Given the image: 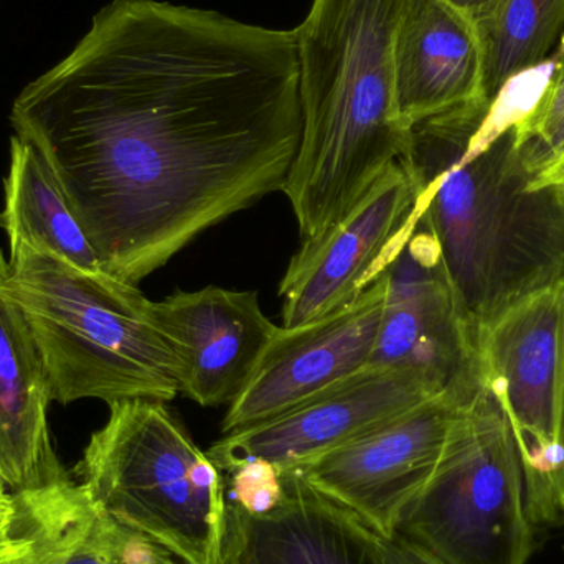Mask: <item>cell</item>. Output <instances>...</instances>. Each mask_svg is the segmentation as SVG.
<instances>
[{
	"label": "cell",
	"instance_id": "obj_7",
	"mask_svg": "<svg viewBox=\"0 0 564 564\" xmlns=\"http://www.w3.org/2000/svg\"><path fill=\"white\" fill-rule=\"evenodd\" d=\"M484 384L509 417L533 525L562 517L558 423L564 375V281L500 314L477 340Z\"/></svg>",
	"mask_w": 564,
	"mask_h": 564
},
{
	"label": "cell",
	"instance_id": "obj_8",
	"mask_svg": "<svg viewBox=\"0 0 564 564\" xmlns=\"http://www.w3.org/2000/svg\"><path fill=\"white\" fill-rule=\"evenodd\" d=\"M384 278L370 365L411 371L457 403L473 400L486 387L479 351L460 317L440 248L417 221Z\"/></svg>",
	"mask_w": 564,
	"mask_h": 564
},
{
	"label": "cell",
	"instance_id": "obj_1",
	"mask_svg": "<svg viewBox=\"0 0 564 564\" xmlns=\"http://www.w3.org/2000/svg\"><path fill=\"white\" fill-rule=\"evenodd\" d=\"M102 267L138 285L215 225L282 191L302 134L294 30L112 0L17 96Z\"/></svg>",
	"mask_w": 564,
	"mask_h": 564
},
{
	"label": "cell",
	"instance_id": "obj_21",
	"mask_svg": "<svg viewBox=\"0 0 564 564\" xmlns=\"http://www.w3.org/2000/svg\"><path fill=\"white\" fill-rule=\"evenodd\" d=\"M536 187L564 188V109L522 142Z\"/></svg>",
	"mask_w": 564,
	"mask_h": 564
},
{
	"label": "cell",
	"instance_id": "obj_27",
	"mask_svg": "<svg viewBox=\"0 0 564 564\" xmlns=\"http://www.w3.org/2000/svg\"><path fill=\"white\" fill-rule=\"evenodd\" d=\"M3 227H6V221H3V215L2 212H0V228L3 230Z\"/></svg>",
	"mask_w": 564,
	"mask_h": 564
},
{
	"label": "cell",
	"instance_id": "obj_23",
	"mask_svg": "<svg viewBox=\"0 0 564 564\" xmlns=\"http://www.w3.org/2000/svg\"><path fill=\"white\" fill-rule=\"evenodd\" d=\"M30 536L17 497L0 480V564H10L29 550Z\"/></svg>",
	"mask_w": 564,
	"mask_h": 564
},
{
	"label": "cell",
	"instance_id": "obj_11",
	"mask_svg": "<svg viewBox=\"0 0 564 564\" xmlns=\"http://www.w3.org/2000/svg\"><path fill=\"white\" fill-rule=\"evenodd\" d=\"M441 394L411 371L368 365L280 416L224 434L208 456L221 473L245 459L297 469Z\"/></svg>",
	"mask_w": 564,
	"mask_h": 564
},
{
	"label": "cell",
	"instance_id": "obj_6",
	"mask_svg": "<svg viewBox=\"0 0 564 564\" xmlns=\"http://www.w3.org/2000/svg\"><path fill=\"white\" fill-rule=\"evenodd\" d=\"M535 532L512 426L484 387L457 411L440 466L397 535L441 564H527Z\"/></svg>",
	"mask_w": 564,
	"mask_h": 564
},
{
	"label": "cell",
	"instance_id": "obj_14",
	"mask_svg": "<svg viewBox=\"0 0 564 564\" xmlns=\"http://www.w3.org/2000/svg\"><path fill=\"white\" fill-rule=\"evenodd\" d=\"M280 509L253 519L227 506L221 564H387L384 540L299 469Z\"/></svg>",
	"mask_w": 564,
	"mask_h": 564
},
{
	"label": "cell",
	"instance_id": "obj_4",
	"mask_svg": "<svg viewBox=\"0 0 564 564\" xmlns=\"http://www.w3.org/2000/svg\"><path fill=\"white\" fill-rule=\"evenodd\" d=\"M7 289L35 335L56 403H165L182 393L181 361L138 285L22 248L10 253Z\"/></svg>",
	"mask_w": 564,
	"mask_h": 564
},
{
	"label": "cell",
	"instance_id": "obj_12",
	"mask_svg": "<svg viewBox=\"0 0 564 564\" xmlns=\"http://www.w3.org/2000/svg\"><path fill=\"white\" fill-rule=\"evenodd\" d=\"M384 273L344 307L311 324L278 328L228 408L221 433L280 416L370 365L383 314Z\"/></svg>",
	"mask_w": 564,
	"mask_h": 564
},
{
	"label": "cell",
	"instance_id": "obj_20",
	"mask_svg": "<svg viewBox=\"0 0 564 564\" xmlns=\"http://www.w3.org/2000/svg\"><path fill=\"white\" fill-rule=\"evenodd\" d=\"M227 506L253 519L276 512L285 499L284 477L274 464L245 459L224 470Z\"/></svg>",
	"mask_w": 564,
	"mask_h": 564
},
{
	"label": "cell",
	"instance_id": "obj_17",
	"mask_svg": "<svg viewBox=\"0 0 564 564\" xmlns=\"http://www.w3.org/2000/svg\"><path fill=\"white\" fill-rule=\"evenodd\" d=\"M15 497L30 546L10 564H184L102 512L73 480Z\"/></svg>",
	"mask_w": 564,
	"mask_h": 564
},
{
	"label": "cell",
	"instance_id": "obj_16",
	"mask_svg": "<svg viewBox=\"0 0 564 564\" xmlns=\"http://www.w3.org/2000/svg\"><path fill=\"white\" fill-rule=\"evenodd\" d=\"M393 65L398 118L406 129L486 96L476 23L444 0H404Z\"/></svg>",
	"mask_w": 564,
	"mask_h": 564
},
{
	"label": "cell",
	"instance_id": "obj_9",
	"mask_svg": "<svg viewBox=\"0 0 564 564\" xmlns=\"http://www.w3.org/2000/svg\"><path fill=\"white\" fill-rule=\"evenodd\" d=\"M460 406L441 394L297 469L378 536L393 539L436 473Z\"/></svg>",
	"mask_w": 564,
	"mask_h": 564
},
{
	"label": "cell",
	"instance_id": "obj_22",
	"mask_svg": "<svg viewBox=\"0 0 564 564\" xmlns=\"http://www.w3.org/2000/svg\"><path fill=\"white\" fill-rule=\"evenodd\" d=\"M564 109V40L553 59V69L546 78L533 108L519 121L520 142L532 138L540 126Z\"/></svg>",
	"mask_w": 564,
	"mask_h": 564
},
{
	"label": "cell",
	"instance_id": "obj_19",
	"mask_svg": "<svg viewBox=\"0 0 564 564\" xmlns=\"http://www.w3.org/2000/svg\"><path fill=\"white\" fill-rule=\"evenodd\" d=\"M564 25V0H500L476 23L484 56V95L496 99L510 83L539 68Z\"/></svg>",
	"mask_w": 564,
	"mask_h": 564
},
{
	"label": "cell",
	"instance_id": "obj_13",
	"mask_svg": "<svg viewBox=\"0 0 564 564\" xmlns=\"http://www.w3.org/2000/svg\"><path fill=\"white\" fill-rule=\"evenodd\" d=\"M152 314L181 361L182 394L204 408L234 403L280 328L258 292L217 285L175 291Z\"/></svg>",
	"mask_w": 564,
	"mask_h": 564
},
{
	"label": "cell",
	"instance_id": "obj_24",
	"mask_svg": "<svg viewBox=\"0 0 564 564\" xmlns=\"http://www.w3.org/2000/svg\"><path fill=\"white\" fill-rule=\"evenodd\" d=\"M387 564H441L401 536L384 540Z\"/></svg>",
	"mask_w": 564,
	"mask_h": 564
},
{
	"label": "cell",
	"instance_id": "obj_3",
	"mask_svg": "<svg viewBox=\"0 0 564 564\" xmlns=\"http://www.w3.org/2000/svg\"><path fill=\"white\" fill-rule=\"evenodd\" d=\"M404 0H312L295 26L302 134L285 197L302 240L337 224L397 164L410 129L394 99Z\"/></svg>",
	"mask_w": 564,
	"mask_h": 564
},
{
	"label": "cell",
	"instance_id": "obj_2",
	"mask_svg": "<svg viewBox=\"0 0 564 564\" xmlns=\"http://www.w3.org/2000/svg\"><path fill=\"white\" fill-rule=\"evenodd\" d=\"M494 101L411 126L398 161L476 347L507 308L564 281V188L533 184L519 121L503 122Z\"/></svg>",
	"mask_w": 564,
	"mask_h": 564
},
{
	"label": "cell",
	"instance_id": "obj_10",
	"mask_svg": "<svg viewBox=\"0 0 564 564\" xmlns=\"http://www.w3.org/2000/svg\"><path fill=\"white\" fill-rule=\"evenodd\" d=\"M414 191L400 162L337 224L301 248L282 278V327L344 307L390 267L416 224Z\"/></svg>",
	"mask_w": 564,
	"mask_h": 564
},
{
	"label": "cell",
	"instance_id": "obj_15",
	"mask_svg": "<svg viewBox=\"0 0 564 564\" xmlns=\"http://www.w3.org/2000/svg\"><path fill=\"white\" fill-rule=\"evenodd\" d=\"M0 250V480L13 496L72 482L53 449L48 373L35 335L9 289Z\"/></svg>",
	"mask_w": 564,
	"mask_h": 564
},
{
	"label": "cell",
	"instance_id": "obj_26",
	"mask_svg": "<svg viewBox=\"0 0 564 564\" xmlns=\"http://www.w3.org/2000/svg\"><path fill=\"white\" fill-rule=\"evenodd\" d=\"M558 443L560 456H562V470H560L558 479V500L560 510H562V517L564 519V375L562 384V397H560Z\"/></svg>",
	"mask_w": 564,
	"mask_h": 564
},
{
	"label": "cell",
	"instance_id": "obj_18",
	"mask_svg": "<svg viewBox=\"0 0 564 564\" xmlns=\"http://www.w3.org/2000/svg\"><path fill=\"white\" fill-rule=\"evenodd\" d=\"M3 197V230L9 238L10 253L30 248L79 270L106 271L55 172L39 149L19 135L10 139Z\"/></svg>",
	"mask_w": 564,
	"mask_h": 564
},
{
	"label": "cell",
	"instance_id": "obj_25",
	"mask_svg": "<svg viewBox=\"0 0 564 564\" xmlns=\"http://www.w3.org/2000/svg\"><path fill=\"white\" fill-rule=\"evenodd\" d=\"M444 2L463 13L470 22L480 23L492 15L500 0H444Z\"/></svg>",
	"mask_w": 564,
	"mask_h": 564
},
{
	"label": "cell",
	"instance_id": "obj_5",
	"mask_svg": "<svg viewBox=\"0 0 564 564\" xmlns=\"http://www.w3.org/2000/svg\"><path fill=\"white\" fill-rule=\"evenodd\" d=\"M89 499L184 564H221L225 476L164 401H118L75 467Z\"/></svg>",
	"mask_w": 564,
	"mask_h": 564
}]
</instances>
